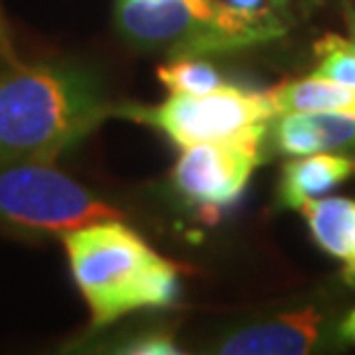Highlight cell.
<instances>
[{"instance_id":"1","label":"cell","mask_w":355,"mask_h":355,"mask_svg":"<svg viewBox=\"0 0 355 355\" xmlns=\"http://www.w3.org/2000/svg\"><path fill=\"white\" fill-rule=\"evenodd\" d=\"M97 83L67 65H19L0 72V162H53L99 125Z\"/></svg>"},{"instance_id":"2","label":"cell","mask_w":355,"mask_h":355,"mask_svg":"<svg viewBox=\"0 0 355 355\" xmlns=\"http://www.w3.org/2000/svg\"><path fill=\"white\" fill-rule=\"evenodd\" d=\"M62 243L97 328L139 309L168 307L178 297V266L118 219L74 229Z\"/></svg>"},{"instance_id":"3","label":"cell","mask_w":355,"mask_h":355,"mask_svg":"<svg viewBox=\"0 0 355 355\" xmlns=\"http://www.w3.org/2000/svg\"><path fill=\"white\" fill-rule=\"evenodd\" d=\"M120 217L123 212L51 162H0V226L5 229L24 236H65Z\"/></svg>"},{"instance_id":"4","label":"cell","mask_w":355,"mask_h":355,"mask_svg":"<svg viewBox=\"0 0 355 355\" xmlns=\"http://www.w3.org/2000/svg\"><path fill=\"white\" fill-rule=\"evenodd\" d=\"M277 113L270 95H245L224 88L208 95L173 92L164 104L137 111V118L155 125L178 146L229 141L266 125Z\"/></svg>"},{"instance_id":"5","label":"cell","mask_w":355,"mask_h":355,"mask_svg":"<svg viewBox=\"0 0 355 355\" xmlns=\"http://www.w3.org/2000/svg\"><path fill=\"white\" fill-rule=\"evenodd\" d=\"M266 125L229 141L187 146L173 168V182L189 203L205 210L233 203L259 166V148Z\"/></svg>"},{"instance_id":"6","label":"cell","mask_w":355,"mask_h":355,"mask_svg":"<svg viewBox=\"0 0 355 355\" xmlns=\"http://www.w3.org/2000/svg\"><path fill=\"white\" fill-rule=\"evenodd\" d=\"M215 10L210 0H118L116 26L139 46L212 49Z\"/></svg>"},{"instance_id":"7","label":"cell","mask_w":355,"mask_h":355,"mask_svg":"<svg viewBox=\"0 0 355 355\" xmlns=\"http://www.w3.org/2000/svg\"><path fill=\"white\" fill-rule=\"evenodd\" d=\"M321 316L314 309L284 314L275 321L247 328L222 344L226 355H302L316 344Z\"/></svg>"},{"instance_id":"8","label":"cell","mask_w":355,"mask_h":355,"mask_svg":"<svg viewBox=\"0 0 355 355\" xmlns=\"http://www.w3.org/2000/svg\"><path fill=\"white\" fill-rule=\"evenodd\" d=\"M277 144L284 153L302 155L330 153L355 144V113L342 111H293L282 113Z\"/></svg>"},{"instance_id":"9","label":"cell","mask_w":355,"mask_h":355,"mask_svg":"<svg viewBox=\"0 0 355 355\" xmlns=\"http://www.w3.org/2000/svg\"><path fill=\"white\" fill-rule=\"evenodd\" d=\"M212 49L243 46L282 35L284 0H210Z\"/></svg>"},{"instance_id":"10","label":"cell","mask_w":355,"mask_h":355,"mask_svg":"<svg viewBox=\"0 0 355 355\" xmlns=\"http://www.w3.org/2000/svg\"><path fill=\"white\" fill-rule=\"evenodd\" d=\"M351 173L353 162L344 155H302L284 166L282 201L291 208H302V203L342 184Z\"/></svg>"},{"instance_id":"11","label":"cell","mask_w":355,"mask_h":355,"mask_svg":"<svg viewBox=\"0 0 355 355\" xmlns=\"http://www.w3.org/2000/svg\"><path fill=\"white\" fill-rule=\"evenodd\" d=\"M314 240L330 257L351 261L355 257V203L349 198H311L302 203Z\"/></svg>"},{"instance_id":"12","label":"cell","mask_w":355,"mask_h":355,"mask_svg":"<svg viewBox=\"0 0 355 355\" xmlns=\"http://www.w3.org/2000/svg\"><path fill=\"white\" fill-rule=\"evenodd\" d=\"M277 113L293 111H342L355 113V88L342 86L323 76L291 81L268 92Z\"/></svg>"},{"instance_id":"13","label":"cell","mask_w":355,"mask_h":355,"mask_svg":"<svg viewBox=\"0 0 355 355\" xmlns=\"http://www.w3.org/2000/svg\"><path fill=\"white\" fill-rule=\"evenodd\" d=\"M157 76L171 92H187V95H208V92L231 88L215 67L194 58H180L162 65Z\"/></svg>"},{"instance_id":"14","label":"cell","mask_w":355,"mask_h":355,"mask_svg":"<svg viewBox=\"0 0 355 355\" xmlns=\"http://www.w3.org/2000/svg\"><path fill=\"white\" fill-rule=\"evenodd\" d=\"M318 67L316 76L330 79L342 86L355 88V44L339 37H325L316 44Z\"/></svg>"},{"instance_id":"15","label":"cell","mask_w":355,"mask_h":355,"mask_svg":"<svg viewBox=\"0 0 355 355\" xmlns=\"http://www.w3.org/2000/svg\"><path fill=\"white\" fill-rule=\"evenodd\" d=\"M125 353H134V355H173L178 353L175 344L171 337L166 335H146L139 337L134 342L127 344Z\"/></svg>"},{"instance_id":"16","label":"cell","mask_w":355,"mask_h":355,"mask_svg":"<svg viewBox=\"0 0 355 355\" xmlns=\"http://www.w3.org/2000/svg\"><path fill=\"white\" fill-rule=\"evenodd\" d=\"M339 332H342V337H344V339H349V342L355 344V309L351 311L349 316L344 318L342 330H339Z\"/></svg>"},{"instance_id":"17","label":"cell","mask_w":355,"mask_h":355,"mask_svg":"<svg viewBox=\"0 0 355 355\" xmlns=\"http://www.w3.org/2000/svg\"><path fill=\"white\" fill-rule=\"evenodd\" d=\"M0 51H3L7 58H12L10 44H7V33H5V28H3V21H0Z\"/></svg>"},{"instance_id":"18","label":"cell","mask_w":355,"mask_h":355,"mask_svg":"<svg viewBox=\"0 0 355 355\" xmlns=\"http://www.w3.org/2000/svg\"><path fill=\"white\" fill-rule=\"evenodd\" d=\"M346 277H349L351 282H355V257L351 261H346Z\"/></svg>"}]
</instances>
